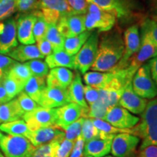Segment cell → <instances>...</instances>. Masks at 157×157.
Here are the masks:
<instances>
[{"instance_id":"obj_1","label":"cell","mask_w":157,"mask_h":157,"mask_svg":"<svg viewBox=\"0 0 157 157\" xmlns=\"http://www.w3.org/2000/svg\"><path fill=\"white\" fill-rule=\"evenodd\" d=\"M124 50V39L119 33L106 35L98 44L97 56L90 69L93 71H111L122 58Z\"/></svg>"},{"instance_id":"obj_2","label":"cell","mask_w":157,"mask_h":157,"mask_svg":"<svg viewBox=\"0 0 157 157\" xmlns=\"http://www.w3.org/2000/svg\"><path fill=\"white\" fill-rule=\"evenodd\" d=\"M131 130L132 135L142 139L140 149L157 144V97L148 102L138 124Z\"/></svg>"},{"instance_id":"obj_3","label":"cell","mask_w":157,"mask_h":157,"mask_svg":"<svg viewBox=\"0 0 157 157\" xmlns=\"http://www.w3.org/2000/svg\"><path fill=\"white\" fill-rule=\"evenodd\" d=\"M0 148L5 157H32L35 147L27 137L2 135Z\"/></svg>"},{"instance_id":"obj_4","label":"cell","mask_w":157,"mask_h":157,"mask_svg":"<svg viewBox=\"0 0 157 157\" xmlns=\"http://www.w3.org/2000/svg\"><path fill=\"white\" fill-rule=\"evenodd\" d=\"M115 14L100 8L93 3H89L87 13L85 14V29L92 31L98 29L100 31H109L116 23Z\"/></svg>"},{"instance_id":"obj_5","label":"cell","mask_w":157,"mask_h":157,"mask_svg":"<svg viewBox=\"0 0 157 157\" xmlns=\"http://www.w3.org/2000/svg\"><path fill=\"white\" fill-rule=\"evenodd\" d=\"M34 10L41 12L48 25H57L61 17L74 14L66 0H38Z\"/></svg>"},{"instance_id":"obj_6","label":"cell","mask_w":157,"mask_h":157,"mask_svg":"<svg viewBox=\"0 0 157 157\" xmlns=\"http://www.w3.org/2000/svg\"><path fill=\"white\" fill-rule=\"evenodd\" d=\"M132 86L137 95L144 99H154L157 96V85L153 80L148 63L142 65L135 72Z\"/></svg>"},{"instance_id":"obj_7","label":"cell","mask_w":157,"mask_h":157,"mask_svg":"<svg viewBox=\"0 0 157 157\" xmlns=\"http://www.w3.org/2000/svg\"><path fill=\"white\" fill-rule=\"evenodd\" d=\"M99 39L96 32H92L87 40L75 55L74 69L84 74L91 68L97 56Z\"/></svg>"},{"instance_id":"obj_8","label":"cell","mask_w":157,"mask_h":157,"mask_svg":"<svg viewBox=\"0 0 157 157\" xmlns=\"http://www.w3.org/2000/svg\"><path fill=\"white\" fill-rule=\"evenodd\" d=\"M23 119L30 131H35L43 127L56 126V109L39 106L34 111L25 113Z\"/></svg>"},{"instance_id":"obj_9","label":"cell","mask_w":157,"mask_h":157,"mask_svg":"<svg viewBox=\"0 0 157 157\" xmlns=\"http://www.w3.org/2000/svg\"><path fill=\"white\" fill-rule=\"evenodd\" d=\"M124 50L120 61L117 66L111 71H118L124 69L129 66V60L134 55H136L140 47V36L138 26L133 25L129 27L124 34Z\"/></svg>"},{"instance_id":"obj_10","label":"cell","mask_w":157,"mask_h":157,"mask_svg":"<svg viewBox=\"0 0 157 157\" xmlns=\"http://www.w3.org/2000/svg\"><path fill=\"white\" fill-rule=\"evenodd\" d=\"M140 139L129 133H119L113 137L111 153L114 157H129L134 154Z\"/></svg>"},{"instance_id":"obj_11","label":"cell","mask_w":157,"mask_h":157,"mask_svg":"<svg viewBox=\"0 0 157 157\" xmlns=\"http://www.w3.org/2000/svg\"><path fill=\"white\" fill-rule=\"evenodd\" d=\"M104 120L119 129H132L138 124L140 118L121 106L109 109Z\"/></svg>"},{"instance_id":"obj_12","label":"cell","mask_w":157,"mask_h":157,"mask_svg":"<svg viewBox=\"0 0 157 157\" xmlns=\"http://www.w3.org/2000/svg\"><path fill=\"white\" fill-rule=\"evenodd\" d=\"M84 22L85 15L69 14L60 17L56 25L60 34L66 39L87 31Z\"/></svg>"},{"instance_id":"obj_13","label":"cell","mask_w":157,"mask_h":157,"mask_svg":"<svg viewBox=\"0 0 157 157\" xmlns=\"http://www.w3.org/2000/svg\"><path fill=\"white\" fill-rule=\"evenodd\" d=\"M17 39L22 44H34L35 41L33 29L36 16L34 12L23 13L19 15L16 18Z\"/></svg>"},{"instance_id":"obj_14","label":"cell","mask_w":157,"mask_h":157,"mask_svg":"<svg viewBox=\"0 0 157 157\" xmlns=\"http://www.w3.org/2000/svg\"><path fill=\"white\" fill-rule=\"evenodd\" d=\"M56 127L65 130L69 125L81 117L84 118V111L79 105L69 103L56 109Z\"/></svg>"},{"instance_id":"obj_15","label":"cell","mask_w":157,"mask_h":157,"mask_svg":"<svg viewBox=\"0 0 157 157\" xmlns=\"http://www.w3.org/2000/svg\"><path fill=\"white\" fill-rule=\"evenodd\" d=\"M69 103L67 89L46 87L41 95L38 105L48 109H56Z\"/></svg>"},{"instance_id":"obj_16","label":"cell","mask_w":157,"mask_h":157,"mask_svg":"<svg viewBox=\"0 0 157 157\" xmlns=\"http://www.w3.org/2000/svg\"><path fill=\"white\" fill-rule=\"evenodd\" d=\"M147 103L148 101L146 99L140 98L135 93L132 89V82L125 86L119 101V105L121 107L135 114H141L146 109Z\"/></svg>"},{"instance_id":"obj_17","label":"cell","mask_w":157,"mask_h":157,"mask_svg":"<svg viewBox=\"0 0 157 157\" xmlns=\"http://www.w3.org/2000/svg\"><path fill=\"white\" fill-rule=\"evenodd\" d=\"M65 137V132L56 126L43 127L35 131H30L26 137L35 148L48 144L59 137Z\"/></svg>"},{"instance_id":"obj_18","label":"cell","mask_w":157,"mask_h":157,"mask_svg":"<svg viewBox=\"0 0 157 157\" xmlns=\"http://www.w3.org/2000/svg\"><path fill=\"white\" fill-rule=\"evenodd\" d=\"M5 30L0 34V54H8L18 45L17 40L16 20L10 17L4 22Z\"/></svg>"},{"instance_id":"obj_19","label":"cell","mask_w":157,"mask_h":157,"mask_svg":"<svg viewBox=\"0 0 157 157\" xmlns=\"http://www.w3.org/2000/svg\"><path fill=\"white\" fill-rule=\"evenodd\" d=\"M115 135L98 137L85 143L84 156L92 157H104L111 152L112 140Z\"/></svg>"},{"instance_id":"obj_20","label":"cell","mask_w":157,"mask_h":157,"mask_svg":"<svg viewBox=\"0 0 157 157\" xmlns=\"http://www.w3.org/2000/svg\"><path fill=\"white\" fill-rule=\"evenodd\" d=\"M156 56L157 48L151 40L148 35L142 31L140 49L135 56L132 59L129 66L138 69L143 63L151 60Z\"/></svg>"},{"instance_id":"obj_21","label":"cell","mask_w":157,"mask_h":157,"mask_svg":"<svg viewBox=\"0 0 157 157\" xmlns=\"http://www.w3.org/2000/svg\"><path fill=\"white\" fill-rule=\"evenodd\" d=\"M74 77V73L69 68H52L46 76L47 87L67 89L73 81Z\"/></svg>"},{"instance_id":"obj_22","label":"cell","mask_w":157,"mask_h":157,"mask_svg":"<svg viewBox=\"0 0 157 157\" xmlns=\"http://www.w3.org/2000/svg\"><path fill=\"white\" fill-rule=\"evenodd\" d=\"M67 91L70 103L79 105L84 111V118H88L89 105L84 99V86L81 74L78 71L76 72L74 75L73 81L67 88Z\"/></svg>"},{"instance_id":"obj_23","label":"cell","mask_w":157,"mask_h":157,"mask_svg":"<svg viewBox=\"0 0 157 157\" xmlns=\"http://www.w3.org/2000/svg\"><path fill=\"white\" fill-rule=\"evenodd\" d=\"M7 55L8 56H10L12 59L19 62L29 61L36 59L42 60L44 58L39 52L36 45L34 44L17 45L16 48L13 49Z\"/></svg>"},{"instance_id":"obj_24","label":"cell","mask_w":157,"mask_h":157,"mask_svg":"<svg viewBox=\"0 0 157 157\" xmlns=\"http://www.w3.org/2000/svg\"><path fill=\"white\" fill-rule=\"evenodd\" d=\"M74 60L75 56L68 55L64 49L55 51L45 58V62L48 64L49 68H67L74 69Z\"/></svg>"},{"instance_id":"obj_25","label":"cell","mask_w":157,"mask_h":157,"mask_svg":"<svg viewBox=\"0 0 157 157\" xmlns=\"http://www.w3.org/2000/svg\"><path fill=\"white\" fill-rule=\"evenodd\" d=\"M24 114L16 98L6 103L0 104V123L19 120L23 119Z\"/></svg>"},{"instance_id":"obj_26","label":"cell","mask_w":157,"mask_h":157,"mask_svg":"<svg viewBox=\"0 0 157 157\" xmlns=\"http://www.w3.org/2000/svg\"><path fill=\"white\" fill-rule=\"evenodd\" d=\"M115 71H89L84 74V80L87 85L98 90L104 89L115 77Z\"/></svg>"},{"instance_id":"obj_27","label":"cell","mask_w":157,"mask_h":157,"mask_svg":"<svg viewBox=\"0 0 157 157\" xmlns=\"http://www.w3.org/2000/svg\"><path fill=\"white\" fill-rule=\"evenodd\" d=\"M47 87L45 78H39L32 76L29 78L24 87V93H25L38 104L40 100L41 95L43 90Z\"/></svg>"},{"instance_id":"obj_28","label":"cell","mask_w":157,"mask_h":157,"mask_svg":"<svg viewBox=\"0 0 157 157\" xmlns=\"http://www.w3.org/2000/svg\"><path fill=\"white\" fill-rule=\"evenodd\" d=\"M88 2L113 13L117 17H123L127 14V9L122 0H88Z\"/></svg>"},{"instance_id":"obj_29","label":"cell","mask_w":157,"mask_h":157,"mask_svg":"<svg viewBox=\"0 0 157 157\" xmlns=\"http://www.w3.org/2000/svg\"><path fill=\"white\" fill-rule=\"evenodd\" d=\"M93 31H85L77 36L65 39L63 49L70 56H75L89 38Z\"/></svg>"},{"instance_id":"obj_30","label":"cell","mask_w":157,"mask_h":157,"mask_svg":"<svg viewBox=\"0 0 157 157\" xmlns=\"http://www.w3.org/2000/svg\"><path fill=\"white\" fill-rule=\"evenodd\" d=\"M0 130L14 136H23L26 137L30 132L23 119L10 121L0 124Z\"/></svg>"},{"instance_id":"obj_31","label":"cell","mask_w":157,"mask_h":157,"mask_svg":"<svg viewBox=\"0 0 157 157\" xmlns=\"http://www.w3.org/2000/svg\"><path fill=\"white\" fill-rule=\"evenodd\" d=\"M93 124L99 131L100 137H105L109 135H116L119 133H129L132 134L131 129H119L114 127L107 121L101 119H92Z\"/></svg>"},{"instance_id":"obj_32","label":"cell","mask_w":157,"mask_h":157,"mask_svg":"<svg viewBox=\"0 0 157 157\" xmlns=\"http://www.w3.org/2000/svg\"><path fill=\"white\" fill-rule=\"evenodd\" d=\"M7 74L10 76L16 79L17 81L21 82L24 85H25L29 78L32 76L30 69L25 63H20L16 62L12 66Z\"/></svg>"},{"instance_id":"obj_33","label":"cell","mask_w":157,"mask_h":157,"mask_svg":"<svg viewBox=\"0 0 157 157\" xmlns=\"http://www.w3.org/2000/svg\"><path fill=\"white\" fill-rule=\"evenodd\" d=\"M2 84L5 87L10 100H13L20 93H22L25 87L24 84L10 76L7 73H5L4 76Z\"/></svg>"},{"instance_id":"obj_34","label":"cell","mask_w":157,"mask_h":157,"mask_svg":"<svg viewBox=\"0 0 157 157\" xmlns=\"http://www.w3.org/2000/svg\"><path fill=\"white\" fill-rule=\"evenodd\" d=\"M44 39H47L52 45L53 52L63 49L65 38L60 34L56 25H48V29Z\"/></svg>"},{"instance_id":"obj_35","label":"cell","mask_w":157,"mask_h":157,"mask_svg":"<svg viewBox=\"0 0 157 157\" xmlns=\"http://www.w3.org/2000/svg\"><path fill=\"white\" fill-rule=\"evenodd\" d=\"M64 138L65 137H59L48 144L36 147L32 157H55L59 144Z\"/></svg>"},{"instance_id":"obj_36","label":"cell","mask_w":157,"mask_h":157,"mask_svg":"<svg viewBox=\"0 0 157 157\" xmlns=\"http://www.w3.org/2000/svg\"><path fill=\"white\" fill-rule=\"evenodd\" d=\"M32 11L34 12L36 16V20L34 23V29H33V34H34L35 41L38 42L45 38L49 25L44 21L40 11L35 10Z\"/></svg>"},{"instance_id":"obj_37","label":"cell","mask_w":157,"mask_h":157,"mask_svg":"<svg viewBox=\"0 0 157 157\" xmlns=\"http://www.w3.org/2000/svg\"><path fill=\"white\" fill-rule=\"evenodd\" d=\"M25 65L30 69L32 76L39 78H45L49 73V67L46 62L41 59L29 60L25 63Z\"/></svg>"},{"instance_id":"obj_38","label":"cell","mask_w":157,"mask_h":157,"mask_svg":"<svg viewBox=\"0 0 157 157\" xmlns=\"http://www.w3.org/2000/svg\"><path fill=\"white\" fill-rule=\"evenodd\" d=\"M81 136L85 143L99 137V131L93 124L91 118H84L82 127Z\"/></svg>"},{"instance_id":"obj_39","label":"cell","mask_w":157,"mask_h":157,"mask_svg":"<svg viewBox=\"0 0 157 157\" xmlns=\"http://www.w3.org/2000/svg\"><path fill=\"white\" fill-rule=\"evenodd\" d=\"M84 119V117H81L65 129V139L71 141H76V139L81 135L82 127Z\"/></svg>"},{"instance_id":"obj_40","label":"cell","mask_w":157,"mask_h":157,"mask_svg":"<svg viewBox=\"0 0 157 157\" xmlns=\"http://www.w3.org/2000/svg\"><path fill=\"white\" fill-rule=\"evenodd\" d=\"M16 99L20 107L24 113L31 112V111L36 109V108L40 106L24 92L20 93Z\"/></svg>"},{"instance_id":"obj_41","label":"cell","mask_w":157,"mask_h":157,"mask_svg":"<svg viewBox=\"0 0 157 157\" xmlns=\"http://www.w3.org/2000/svg\"><path fill=\"white\" fill-rule=\"evenodd\" d=\"M108 108L105 104L98 100V101L93 105L89 106V112H88V118L91 119H101L104 120L106 115Z\"/></svg>"},{"instance_id":"obj_42","label":"cell","mask_w":157,"mask_h":157,"mask_svg":"<svg viewBox=\"0 0 157 157\" xmlns=\"http://www.w3.org/2000/svg\"><path fill=\"white\" fill-rule=\"evenodd\" d=\"M141 31L148 35L157 48V21L150 18L146 19L142 25Z\"/></svg>"},{"instance_id":"obj_43","label":"cell","mask_w":157,"mask_h":157,"mask_svg":"<svg viewBox=\"0 0 157 157\" xmlns=\"http://www.w3.org/2000/svg\"><path fill=\"white\" fill-rule=\"evenodd\" d=\"M16 12L15 0H5L0 2V21L10 16Z\"/></svg>"},{"instance_id":"obj_44","label":"cell","mask_w":157,"mask_h":157,"mask_svg":"<svg viewBox=\"0 0 157 157\" xmlns=\"http://www.w3.org/2000/svg\"><path fill=\"white\" fill-rule=\"evenodd\" d=\"M75 15H85L87 12L88 0H66Z\"/></svg>"},{"instance_id":"obj_45","label":"cell","mask_w":157,"mask_h":157,"mask_svg":"<svg viewBox=\"0 0 157 157\" xmlns=\"http://www.w3.org/2000/svg\"><path fill=\"white\" fill-rule=\"evenodd\" d=\"M75 141L63 139L57 148L55 157H69Z\"/></svg>"},{"instance_id":"obj_46","label":"cell","mask_w":157,"mask_h":157,"mask_svg":"<svg viewBox=\"0 0 157 157\" xmlns=\"http://www.w3.org/2000/svg\"><path fill=\"white\" fill-rule=\"evenodd\" d=\"M84 99H85L87 103L89 104L90 106V105H93L99 100V90L91 87V86L86 85L84 87Z\"/></svg>"},{"instance_id":"obj_47","label":"cell","mask_w":157,"mask_h":157,"mask_svg":"<svg viewBox=\"0 0 157 157\" xmlns=\"http://www.w3.org/2000/svg\"><path fill=\"white\" fill-rule=\"evenodd\" d=\"M38 0H15L16 11L21 13H27L34 10Z\"/></svg>"},{"instance_id":"obj_48","label":"cell","mask_w":157,"mask_h":157,"mask_svg":"<svg viewBox=\"0 0 157 157\" xmlns=\"http://www.w3.org/2000/svg\"><path fill=\"white\" fill-rule=\"evenodd\" d=\"M85 142L81 135L76 139L74 143L73 149L71 152L69 157H82L84 156V148Z\"/></svg>"},{"instance_id":"obj_49","label":"cell","mask_w":157,"mask_h":157,"mask_svg":"<svg viewBox=\"0 0 157 157\" xmlns=\"http://www.w3.org/2000/svg\"><path fill=\"white\" fill-rule=\"evenodd\" d=\"M37 42V48H38L39 52L43 56H48L53 52L52 45L48 42L47 39H43L42 40H39Z\"/></svg>"},{"instance_id":"obj_50","label":"cell","mask_w":157,"mask_h":157,"mask_svg":"<svg viewBox=\"0 0 157 157\" xmlns=\"http://www.w3.org/2000/svg\"><path fill=\"white\" fill-rule=\"evenodd\" d=\"M138 157H157V144L149 145L140 148Z\"/></svg>"},{"instance_id":"obj_51","label":"cell","mask_w":157,"mask_h":157,"mask_svg":"<svg viewBox=\"0 0 157 157\" xmlns=\"http://www.w3.org/2000/svg\"><path fill=\"white\" fill-rule=\"evenodd\" d=\"M15 63V60L12 59L10 57L6 56L5 55L0 54V69L7 73Z\"/></svg>"},{"instance_id":"obj_52","label":"cell","mask_w":157,"mask_h":157,"mask_svg":"<svg viewBox=\"0 0 157 157\" xmlns=\"http://www.w3.org/2000/svg\"><path fill=\"white\" fill-rule=\"evenodd\" d=\"M150 68L151 74L153 80L157 85V56L152 59H151L148 63Z\"/></svg>"},{"instance_id":"obj_53","label":"cell","mask_w":157,"mask_h":157,"mask_svg":"<svg viewBox=\"0 0 157 157\" xmlns=\"http://www.w3.org/2000/svg\"><path fill=\"white\" fill-rule=\"evenodd\" d=\"M10 101V98H9L8 95H7L5 87H3L2 84H1L0 85V104L6 103Z\"/></svg>"},{"instance_id":"obj_54","label":"cell","mask_w":157,"mask_h":157,"mask_svg":"<svg viewBox=\"0 0 157 157\" xmlns=\"http://www.w3.org/2000/svg\"><path fill=\"white\" fill-rule=\"evenodd\" d=\"M4 30H5V23L4 22H0V34H2Z\"/></svg>"},{"instance_id":"obj_55","label":"cell","mask_w":157,"mask_h":157,"mask_svg":"<svg viewBox=\"0 0 157 157\" xmlns=\"http://www.w3.org/2000/svg\"><path fill=\"white\" fill-rule=\"evenodd\" d=\"M155 6H156V17L157 20V0L155 1Z\"/></svg>"},{"instance_id":"obj_56","label":"cell","mask_w":157,"mask_h":157,"mask_svg":"<svg viewBox=\"0 0 157 157\" xmlns=\"http://www.w3.org/2000/svg\"><path fill=\"white\" fill-rule=\"evenodd\" d=\"M104 157H114V156H110V155H107V156H104Z\"/></svg>"},{"instance_id":"obj_57","label":"cell","mask_w":157,"mask_h":157,"mask_svg":"<svg viewBox=\"0 0 157 157\" xmlns=\"http://www.w3.org/2000/svg\"><path fill=\"white\" fill-rule=\"evenodd\" d=\"M2 133L1 132H0V140H1V138H2Z\"/></svg>"},{"instance_id":"obj_58","label":"cell","mask_w":157,"mask_h":157,"mask_svg":"<svg viewBox=\"0 0 157 157\" xmlns=\"http://www.w3.org/2000/svg\"><path fill=\"white\" fill-rule=\"evenodd\" d=\"M0 157H5V156H3V155L1 154V153H0Z\"/></svg>"},{"instance_id":"obj_59","label":"cell","mask_w":157,"mask_h":157,"mask_svg":"<svg viewBox=\"0 0 157 157\" xmlns=\"http://www.w3.org/2000/svg\"><path fill=\"white\" fill-rule=\"evenodd\" d=\"M2 1H5V0H0V2H2Z\"/></svg>"},{"instance_id":"obj_60","label":"cell","mask_w":157,"mask_h":157,"mask_svg":"<svg viewBox=\"0 0 157 157\" xmlns=\"http://www.w3.org/2000/svg\"><path fill=\"white\" fill-rule=\"evenodd\" d=\"M1 84H2V82H0V85H1Z\"/></svg>"},{"instance_id":"obj_61","label":"cell","mask_w":157,"mask_h":157,"mask_svg":"<svg viewBox=\"0 0 157 157\" xmlns=\"http://www.w3.org/2000/svg\"><path fill=\"white\" fill-rule=\"evenodd\" d=\"M85 157H92V156H85Z\"/></svg>"}]
</instances>
